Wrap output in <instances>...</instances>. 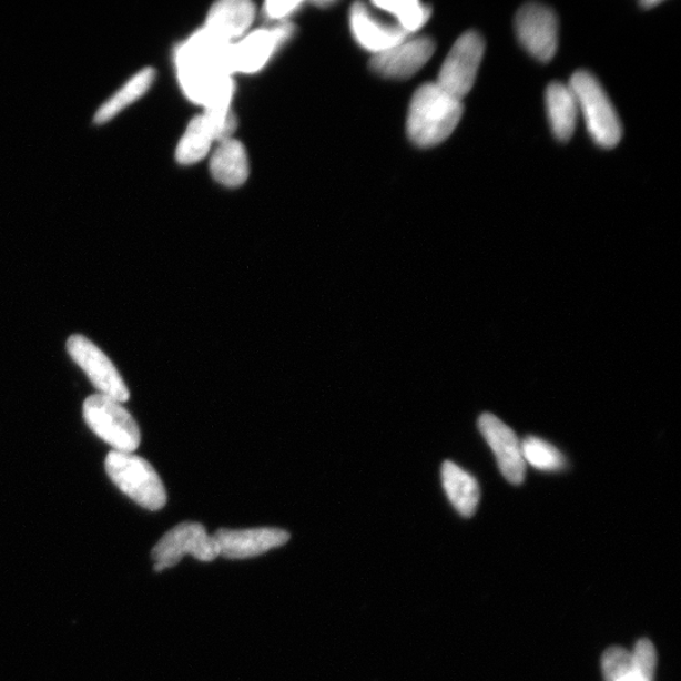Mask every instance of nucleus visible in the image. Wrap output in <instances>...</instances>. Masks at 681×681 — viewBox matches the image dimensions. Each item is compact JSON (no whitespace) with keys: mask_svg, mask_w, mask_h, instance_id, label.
Segmentation results:
<instances>
[{"mask_svg":"<svg viewBox=\"0 0 681 681\" xmlns=\"http://www.w3.org/2000/svg\"><path fill=\"white\" fill-rule=\"evenodd\" d=\"M303 6L301 0H270L264 4V14L273 21H281Z\"/></svg>","mask_w":681,"mask_h":681,"instance_id":"obj_24","label":"nucleus"},{"mask_svg":"<svg viewBox=\"0 0 681 681\" xmlns=\"http://www.w3.org/2000/svg\"><path fill=\"white\" fill-rule=\"evenodd\" d=\"M233 44L204 29L181 45L176 57L180 84L193 103L204 106L221 85L233 79Z\"/></svg>","mask_w":681,"mask_h":681,"instance_id":"obj_1","label":"nucleus"},{"mask_svg":"<svg viewBox=\"0 0 681 681\" xmlns=\"http://www.w3.org/2000/svg\"><path fill=\"white\" fill-rule=\"evenodd\" d=\"M154 78L155 71L151 68L138 72L136 75L125 82L113 96H110L98 109L94 119L95 123L106 124L121 114L124 109L134 104L136 100H140L151 89Z\"/></svg>","mask_w":681,"mask_h":681,"instance_id":"obj_19","label":"nucleus"},{"mask_svg":"<svg viewBox=\"0 0 681 681\" xmlns=\"http://www.w3.org/2000/svg\"><path fill=\"white\" fill-rule=\"evenodd\" d=\"M655 667L632 657L623 648H610L603 653L602 671L604 681H653Z\"/></svg>","mask_w":681,"mask_h":681,"instance_id":"obj_20","label":"nucleus"},{"mask_svg":"<svg viewBox=\"0 0 681 681\" xmlns=\"http://www.w3.org/2000/svg\"><path fill=\"white\" fill-rule=\"evenodd\" d=\"M478 429L495 454L500 471L512 485H521L526 478L527 465L524 461L521 441L515 431L491 413L478 419Z\"/></svg>","mask_w":681,"mask_h":681,"instance_id":"obj_10","label":"nucleus"},{"mask_svg":"<svg viewBox=\"0 0 681 681\" xmlns=\"http://www.w3.org/2000/svg\"><path fill=\"white\" fill-rule=\"evenodd\" d=\"M546 105L551 131L560 142L572 138L578 121V105L569 85L553 82L547 89Z\"/></svg>","mask_w":681,"mask_h":681,"instance_id":"obj_16","label":"nucleus"},{"mask_svg":"<svg viewBox=\"0 0 681 681\" xmlns=\"http://www.w3.org/2000/svg\"><path fill=\"white\" fill-rule=\"evenodd\" d=\"M583 114L589 134L603 149H613L622 138V125L611 100L598 80L587 71H578L569 82Z\"/></svg>","mask_w":681,"mask_h":681,"instance_id":"obj_4","label":"nucleus"},{"mask_svg":"<svg viewBox=\"0 0 681 681\" xmlns=\"http://www.w3.org/2000/svg\"><path fill=\"white\" fill-rule=\"evenodd\" d=\"M352 27L356 41L375 54L395 48L409 37L398 26L377 20L363 3L352 9Z\"/></svg>","mask_w":681,"mask_h":681,"instance_id":"obj_14","label":"nucleus"},{"mask_svg":"<svg viewBox=\"0 0 681 681\" xmlns=\"http://www.w3.org/2000/svg\"><path fill=\"white\" fill-rule=\"evenodd\" d=\"M464 115L463 100L434 84L419 88L408 113L407 131L414 144L429 149L453 135Z\"/></svg>","mask_w":681,"mask_h":681,"instance_id":"obj_2","label":"nucleus"},{"mask_svg":"<svg viewBox=\"0 0 681 681\" xmlns=\"http://www.w3.org/2000/svg\"><path fill=\"white\" fill-rule=\"evenodd\" d=\"M255 6L247 0H223L210 9L205 29L220 40L234 43L251 29Z\"/></svg>","mask_w":681,"mask_h":681,"instance_id":"obj_15","label":"nucleus"},{"mask_svg":"<svg viewBox=\"0 0 681 681\" xmlns=\"http://www.w3.org/2000/svg\"><path fill=\"white\" fill-rule=\"evenodd\" d=\"M659 4H661L660 0H648V2L640 3V6L647 9L657 7Z\"/></svg>","mask_w":681,"mask_h":681,"instance_id":"obj_25","label":"nucleus"},{"mask_svg":"<svg viewBox=\"0 0 681 681\" xmlns=\"http://www.w3.org/2000/svg\"><path fill=\"white\" fill-rule=\"evenodd\" d=\"M294 32V27L283 23L248 33L233 44L234 70L241 73L261 71Z\"/></svg>","mask_w":681,"mask_h":681,"instance_id":"obj_12","label":"nucleus"},{"mask_svg":"<svg viewBox=\"0 0 681 681\" xmlns=\"http://www.w3.org/2000/svg\"><path fill=\"white\" fill-rule=\"evenodd\" d=\"M68 352L99 394L123 404L131 398V393L113 362L89 338L72 335L68 340Z\"/></svg>","mask_w":681,"mask_h":681,"instance_id":"obj_8","label":"nucleus"},{"mask_svg":"<svg viewBox=\"0 0 681 681\" xmlns=\"http://www.w3.org/2000/svg\"><path fill=\"white\" fill-rule=\"evenodd\" d=\"M213 177L226 187H238L248 177V162L244 145L235 140L221 142L210 162Z\"/></svg>","mask_w":681,"mask_h":681,"instance_id":"obj_18","label":"nucleus"},{"mask_svg":"<svg viewBox=\"0 0 681 681\" xmlns=\"http://www.w3.org/2000/svg\"><path fill=\"white\" fill-rule=\"evenodd\" d=\"M515 31L522 48L541 62L553 60L558 50V18L550 8L529 3L515 17Z\"/></svg>","mask_w":681,"mask_h":681,"instance_id":"obj_9","label":"nucleus"},{"mask_svg":"<svg viewBox=\"0 0 681 681\" xmlns=\"http://www.w3.org/2000/svg\"><path fill=\"white\" fill-rule=\"evenodd\" d=\"M485 53L481 34L469 31L459 37L441 64L436 84L463 100L472 90Z\"/></svg>","mask_w":681,"mask_h":681,"instance_id":"obj_7","label":"nucleus"},{"mask_svg":"<svg viewBox=\"0 0 681 681\" xmlns=\"http://www.w3.org/2000/svg\"><path fill=\"white\" fill-rule=\"evenodd\" d=\"M214 142L213 131L204 114L193 118L177 146L179 163L189 165L204 160Z\"/></svg>","mask_w":681,"mask_h":681,"instance_id":"obj_21","label":"nucleus"},{"mask_svg":"<svg viewBox=\"0 0 681 681\" xmlns=\"http://www.w3.org/2000/svg\"><path fill=\"white\" fill-rule=\"evenodd\" d=\"M522 457L526 465L540 471L555 472L566 467V458L545 439L528 437L521 441Z\"/></svg>","mask_w":681,"mask_h":681,"instance_id":"obj_23","label":"nucleus"},{"mask_svg":"<svg viewBox=\"0 0 681 681\" xmlns=\"http://www.w3.org/2000/svg\"><path fill=\"white\" fill-rule=\"evenodd\" d=\"M220 557L247 559L279 548L291 539L289 532L278 528L244 530L220 529L214 533Z\"/></svg>","mask_w":681,"mask_h":681,"instance_id":"obj_13","label":"nucleus"},{"mask_svg":"<svg viewBox=\"0 0 681 681\" xmlns=\"http://www.w3.org/2000/svg\"><path fill=\"white\" fill-rule=\"evenodd\" d=\"M441 482L455 509L463 517H472L481 499L480 485L476 478L456 464L446 461L441 466Z\"/></svg>","mask_w":681,"mask_h":681,"instance_id":"obj_17","label":"nucleus"},{"mask_svg":"<svg viewBox=\"0 0 681 681\" xmlns=\"http://www.w3.org/2000/svg\"><path fill=\"white\" fill-rule=\"evenodd\" d=\"M373 4L390 13L398 21L399 29L408 35L419 31L431 14L430 7L417 0H384Z\"/></svg>","mask_w":681,"mask_h":681,"instance_id":"obj_22","label":"nucleus"},{"mask_svg":"<svg viewBox=\"0 0 681 681\" xmlns=\"http://www.w3.org/2000/svg\"><path fill=\"white\" fill-rule=\"evenodd\" d=\"M105 469L118 489L142 508L156 511L167 502L160 475L144 458L112 450L105 459Z\"/></svg>","mask_w":681,"mask_h":681,"instance_id":"obj_3","label":"nucleus"},{"mask_svg":"<svg viewBox=\"0 0 681 681\" xmlns=\"http://www.w3.org/2000/svg\"><path fill=\"white\" fill-rule=\"evenodd\" d=\"M436 43L429 37L404 40L395 48L374 54L372 70L385 79H408L434 57Z\"/></svg>","mask_w":681,"mask_h":681,"instance_id":"obj_11","label":"nucleus"},{"mask_svg":"<svg viewBox=\"0 0 681 681\" xmlns=\"http://www.w3.org/2000/svg\"><path fill=\"white\" fill-rule=\"evenodd\" d=\"M185 556L207 563L220 557L214 537L199 522H182L156 542L152 550L155 572L177 566Z\"/></svg>","mask_w":681,"mask_h":681,"instance_id":"obj_6","label":"nucleus"},{"mask_svg":"<svg viewBox=\"0 0 681 681\" xmlns=\"http://www.w3.org/2000/svg\"><path fill=\"white\" fill-rule=\"evenodd\" d=\"M82 413L88 427L116 453L134 454L140 447V427L123 403L94 394L85 400Z\"/></svg>","mask_w":681,"mask_h":681,"instance_id":"obj_5","label":"nucleus"}]
</instances>
